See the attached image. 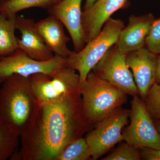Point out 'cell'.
I'll return each mask as SVG.
<instances>
[{
    "label": "cell",
    "instance_id": "6da1fadb",
    "mask_svg": "<svg viewBox=\"0 0 160 160\" xmlns=\"http://www.w3.org/2000/svg\"><path fill=\"white\" fill-rule=\"evenodd\" d=\"M92 126L82 108L81 90L52 103L37 102L32 118L21 136L23 160H57L64 148Z\"/></svg>",
    "mask_w": 160,
    "mask_h": 160
},
{
    "label": "cell",
    "instance_id": "7a4b0ae2",
    "mask_svg": "<svg viewBox=\"0 0 160 160\" xmlns=\"http://www.w3.org/2000/svg\"><path fill=\"white\" fill-rule=\"evenodd\" d=\"M37 105L29 77L14 74L0 88V118L20 136L30 123Z\"/></svg>",
    "mask_w": 160,
    "mask_h": 160
},
{
    "label": "cell",
    "instance_id": "3957f363",
    "mask_svg": "<svg viewBox=\"0 0 160 160\" xmlns=\"http://www.w3.org/2000/svg\"><path fill=\"white\" fill-rule=\"evenodd\" d=\"M80 90L83 112L92 126L127 101V94L125 92L98 77L91 71Z\"/></svg>",
    "mask_w": 160,
    "mask_h": 160
},
{
    "label": "cell",
    "instance_id": "277c9868",
    "mask_svg": "<svg viewBox=\"0 0 160 160\" xmlns=\"http://www.w3.org/2000/svg\"><path fill=\"white\" fill-rule=\"evenodd\" d=\"M125 27L122 20L110 18L96 37L86 43L82 50L78 52L72 51L66 58V66L78 72L80 89L92 68L112 46L116 44L120 32Z\"/></svg>",
    "mask_w": 160,
    "mask_h": 160
},
{
    "label": "cell",
    "instance_id": "5b68a950",
    "mask_svg": "<svg viewBox=\"0 0 160 160\" xmlns=\"http://www.w3.org/2000/svg\"><path fill=\"white\" fill-rule=\"evenodd\" d=\"M76 72L65 65L51 74L38 73L29 77L38 102H59L81 90L79 75Z\"/></svg>",
    "mask_w": 160,
    "mask_h": 160
},
{
    "label": "cell",
    "instance_id": "8992f818",
    "mask_svg": "<svg viewBox=\"0 0 160 160\" xmlns=\"http://www.w3.org/2000/svg\"><path fill=\"white\" fill-rule=\"evenodd\" d=\"M130 110L120 107L96 123L85 138L91 158L97 160L118 143L124 141L122 130L129 122Z\"/></svg>",
    "mask_w": 160,
    "mask_h": 160
},
{
    "label": "cell",
    "instance_id": "52a82bcc",
    "mask_svg": "<svg viewBox=\"0 0 160 160\" xmlns=\"http://www.w3.org/2000/svg\"><path fill=\"white\" fill-rule=\"evenodd\" d=\"M129 113L130 124L122 131L124 141L138 148L160 150V133L138 95L133 96Z\"/></svg>",
    "mask_w": 160,
    "mask_h": 160
},
{
    "label": "cell",
    "instance_id": "ba28073f",
    "mask_svg": "<svg viewBox=\"0 0 160 160\" xmlns=\"http://www.w3.org/2000/svg\"><path fill=\"white\" fill-rule=\"evenodd\" d=\"M126 54L116 45L112 46L91 71L96 76L117 87L126 94L138 95L133 76L126 62Z\"/></svg>",
    "mask_w": 160,
    "mask_h": 160
},
{
    "label": "cell",
    "instance_id": "9c48e42d",
    "mask_svg": "<svg viewBox=\"0 0 160 160\" xmlns=\"http://www.w3.org/2000/svg\"><path fill=\"white\" fill-rule=\"evenodd\" d=\"M66 63V58L56 55L48 61H36L18 49L9 55L0 57V86L13 75L29 77L38 73L51 74Z\"/></svg>",
    "mask_w": 160,
    "mask_h": 160
},
{
    "label": "cell",
    "instance_id": "30bf717a",
    "mask_svg": "<svg viewBox=\"0 0 160 160\" xmlns=\"http://www.w3.org/2000/svg\"><path fill=\"white\" fill-rule=\"evenodd\" d=\"M126 59L140 98L144 100L149 89L156 83L158 57L145 47L126 54Z\"/></svg>",
    "mask_w": 160,
    "mask_h": 160
},
{
    "label": "cell",
    "instance_id": "8fae6325",
    "mask_svg": "<svg viewBox=\"0 0 160 160\" xmlns=\"http://www.w3.org/2000/svg\"><path fill=\"white\" fill-rule=\"evenodd\" d=\"M82 0H62L47 9L49 15L59 20L68 30L74 47L78 52L86 45L82 25Z\"/></svg>",
    "mask_w": 160,
    "mask_h": 160
},
{
    "label": "cell",
    "instance_id": "7c38bea8",
    "mask_svg": "<svg viewBox=\"0 0 160 160\" xmlns=\"http://www.w3.org/2000/svg\"><path fill=\"white\" fill-rule=\"evenodd\" d=\"M130 5L129 0H97L82 14V25L86 44L96 37L106 21L119 9Z\"/></svg>",
    "mask_w": 160,
    "mask_h": 160
},
{
    "label": "cell",
    "instance_id": "4fadbf2b",
    "mask_svg": "<svg viewBox=\"0 0 160 160\" xmlns=\"http://www.w3.org/2000/svg\"><path fill=\"white\" fill-rule=\"evenodd\" d=\"M16 28L21 33L18 38V49L32 59L44 62L51 59L55 55L48 48L39 33L34 20L25 17L16 19Z\"/></svg>",
    "mask_w": 160,
    "mask_h": 160
},
{
    "label": "cell",
    "instance_id": "5bb4252c",
    "mask_svg": "<svg viewBox=\"0 0 160 160\" xmlns=\"http://www.w3.org/2000/svg\"><path fill=\"white\" fill-rule=\"evenodd\" d=\"M155 19L151 13L138 16H130L128 25L120 32L116 44L119 50L126 54L145 47Z\"/></svg>",
    "mask_w": 160,
    "mask_h": 160
},
{
    "label": "cell",
    "instance_id": "9a60e30c",
    "mask_svg": "<svg viewBox=\"0 0 160 160\" xmlns=\"http://www.w3.org/2000/svg\"><path fill=\"white\" fill-rule=\"evenodd\" d=\"M37 29L48 48L56 55L66 58L72 51L68 49L70 38L66 35L64 25L54 17H48L36 22Z\"/></svg>",
    "mask_w": 160,
    "mask_h": 160
},
{
    "label": "cell",
    "instance_id": "2e32d148",
    "mask_svg": "<svg viewBox=\"0 0 160 160\" xmlns=\"http://www.w3.org/2000/svg\"><path fill=\"white\" fill-rule=\"evenodd\" d=\"M17 17L7 18L0 12V57L9 55L18 49V38L15 34Z\"/></svg>",
    "mask_w": 160,
    "mask_h": 160
},
{
    "label": "cell",
    "instance_id": "e0dca14e",
    "mask_svg": "<svg viewBox=\"0 0 160 160\" xmlns=\"http://www.w3.org/2000/svg\"><path fill=\"white\" fill-rule=\"evenodd\" d=\"M62 0H2L0 12L6 18L17 16L19 12L31 8L49 9Z\"/></svg>",
    "mask_w": 160,
    "mask_h": 160
},
{
    "label": "cell",
    "instance_id": "ac0fdd59",
    "mask_svg": "<svg viewBox=\"0 0 160 160\" xmlns=\"http://www.w3.org/2000/svg\"><path fill=\"white\" fill-rule=\"evenodd\" d=\"M19 135L0 118V160L11 158L19 145Z\"/></svg>",
    "mask_w": 160,
    "mask_h": 160
},
{
    "label": "cell",
    "instance_id": "d6986e66",
    "mask_svg": "<svg viewBox=\"0 0 160 160\" xmlns=\"http://www.w3.org/2000/svg\"><path fill=\"white\" fill-rule=\"evenodd\" d=\"M90 158V149L86 138L81 137L64 148L59 155L57 160H86Z\"/></svg>",
    "mask_w": 160,
    "mask_h": 160
},
{
    "label": "cell",
    "instance_id": "ffe728a7",
    "mask_svg": "<svg viewBox=\"0 0 160 160\" xmlns=\"http://www.w3.org/2000/svg\"><path fill=\"white\" fill-rule=\"evenodd\" d=\"M143 101L152 119L160 124V83L152 85Z\"/></svg>",
    "mask_w": 160,
    "mask_h": 160
},
{
    "label": "cell",
    "instance_id": "44dd1931",
    "mask_svg": "<svg viewBox=\"0 0 160 160\" xmlns=\"http://www.w3.org/2000/svg\"><path fill=\"white\" fill-rule=\"evenodd\" d=\"M141 159L139 149L129 143H120L114 151L103 158V160H140Z\"/></svg>",
    "mask_w": 160,
    "mask_h": 160
},
{
    "label": "cell",
    "instance_id": "7402d4cb",
    "mask_svg": "<svg viewBox=\"0 0 160 160\" xmlns=\"http://www.w3.org/2000/svg\"><path fill=\"white\" fill-rule=\"evenodd\" d=\"M145 46L155 54H160V18L152 23Z\"/></svg>",
    "mask_w": 160,
    "mask_h": 160
},
{
    "label": "cell",
    "instance_id": "603a6c76",
    "mask_svg": "<svg viewBox=\"0 0 160 160\" xmlns=\"http://www.w3.org/2000/svg\"><path fill=\"white\" fill-rule=\"evenodd\" d=\"M141 158L146 160H160V150L142 147L139 148Z\"/></svg>",
    "mask_w": 160,
    "mask_h": 160
},
{
    "label": "cell",
    "instance_id": "cb8c5ba5",
    "mask_svg": "<svg viewBox=\"0 0 160 160\" xmlns=\"http://www.w3.org/2000/svg\"><path fill=\"white\" fill-rule=\"evenodd\" d=\"M156 83H160V55L158 57L157 68Z\"/></svg>",
    "mask_w": 160,
    "mask_h": 160
},
{
    "label": "cell",
    "instance_id": "d4e9b609",
    "mask_svg": "<svg viewBox=\"0 0 160 160\" xmlns=\"http://www.w3.org/2000/svg\"><path fill=\"white\" fill-rule=\"evenodd\" d=\"M96 1L97 0H86L83 10L88 9L89 7H91Z\"/></svg>",
    "mask_w": 160,
    "mask_h": 160
},
{
    "label": "cell",
    "instance_id": "484cf974",
    "mask_svg": "<svg viewBox=\"0 0 160 160\" xmlns=\"http://www.w3.org/2000/svg\"><path fill=\"white\" fill-rule=\"evenodd\" d=\"M155 126H156L157 129L158 131L160 133V124H156Z\"/></svg>",
    "mask_w": 160,
    "mask_h": 160
},
{
    "label": "cell",
    "instance_id": "4316f807",
    "mask_svg": "<svg viewBox=\"0 0 160 160\" xmlns=\"http://www.w3.org/2000/svg\"><path fill=\"white\" fill-rule=\"evenodd\" d=\"M2 1V0H0V2H1Z\"/></svg>",
    "mask_w": 160,
    "mask_h": 160
}]
</instances>
